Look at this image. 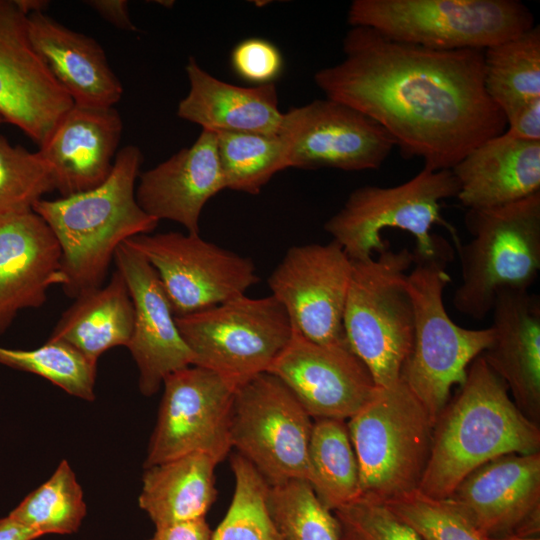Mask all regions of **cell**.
Segmentation results:
<instances>
[{"label":"cell","instance_id":"7","mask_svg":"<svg viewBox=\"0 0 540 540\" xmlns=\"http://www.w3.org/2000/svg\"><path fill=\"white\" fill-rule=\"evenodd\" d=\"M347 22L435 50H485L536 25L518 0H354Z\"/></svg>","mask_w":540,"mask_h":540},{"label":"cell","instance_id":"28","mask_svg":"<svg viewBox=\"0 0 540 540\" xmlns=\"http://www.w3.org/2000/svg\"><path fill=\"white\" fill-rule=\"evenodd\" d=\"M217 464L195 452L146 467L139 507L155 527L205 518L216 497Z\"/></svg>","mask_w":540,"mask_h":540},{"label":"cell","instance_id":"30","mask_svg":"<svg viewBox=\"0 0 540 540\" xmlns=\"http://www.w3.org/2000/svg\"><path fill=\"white\" fill-rule=\"evenodd\" d=\"M484 85L504 117L540 98L539 25L484 50Z\"/></svg>","mask_w":540,"mask_h":540},{"label":"cell","instance_id":"39","mask_svg":"<svg viewBox=\"0 0 540 540\" xmlns=\"http://www.w3.org/2000/svg\"><path fill=\"white\" fill-rule=\"evenodd\" d=\"M231 65L240 78L256 86L272 83L282 70L283 59L271 42L249 38L234 47Z\"/></svg>","mask_w":540,"mask_h":540},{"label":"cell","instance_id":"25","mask_svg":"<svg viewBox=\"0 0 540 540\" xmlns=\"http://www.w3.org/2000/svg\"><path fill=\"white\" fill-rule=\"evenodd\" d=\"M31 43L74 104L114 107L123 86L102 46L92 37L59 23L45 12L27 15Z\"/></svg>","mask_w":540,"mask_h":540},{"label":"cell","instance_id":"35","mask_svg":"<svg viewBox=\"0 0 540 540\" xmlns=\"http://www.w3.org/2000/svg\"><path fill=\"white\" fill-rule=\"evenodd\" d=\"M268 506L284 540H341L334 513L305 480L270 485Z\"/></svg>","mask_w":540,"mask_h":540},{"label":"cell","instance_id":"11","mask_svg":"<svg viewBox=\"0 0 540 540\" xmlns=\"http://www.w3.org/2000/svg\"><path fill=\"white\" fill-rule=\"evenodd\" d=\"M313 421L276 376L263 372L234 394L232 447L269 485L292 479L308 482V446Z\"/></svg>","mask_w":540,"mask_h":540},{"label":"cell","instance_id":"17","mask_svg":"<svg viewBox=\"0 0 540 540\" xmlns=\"http://www.w3.org/2000/svg\"><path fill=\"white\" fill-rule=\"evenodd\" d=\"M27 16L0 0V116L39 146L74 102L35 51Z\"/></svg>","mask_w":540,"mask_h":540},{"label":"cell","instance_id":"12","mask_svg":"<svg viewBox=\"0 0 540 540\" xmlns=\"http://www.w3.org/2000/svg\"><path fill=\"white\" fill-rule=\"evenodd\" d=\"M124 243L157 272L175 317L245 294L258 283L252 259L204 240L199 234H140Z\"/></svg>","mask_w":540,"mask_h":540},{"label":"cell","instance_id":"36","mask_svg":"<svg viewBox=\"0 0 540 540\" xmlns=\"http://www.w3.org/2000/svg\"><path fill=\"white\" fill-rule=\"evenodd\" d=\"M53 191L52 171L39 151L12 145L0 135V215L33 210Z\"/></svg>","mask_w":540,"mask_h":540},{"label":"cell","instance_id":"46","mask_svg":"<svg viewBox=\"0 0 540 540\" xmlns=\"http://www.w3.org/2000/svg\"><path fill=\"white\" fill-rule=\"evenodd\" d=\"M2 123H5V121H4V119L0 116V125H1Z\"/></svg>","mask_w":540,"mask_h":540},{"label":"cell","instance_id":"42","mask_svg":"<svg viewBox=\"0 0 540 540\" xmlns=\"http://www.w3.org/2000/svg\"><path fill=\"white\" fill-rule=\"evenodd\" d=\"M84 3L116 28L125 31L137 30L129 16L126 0H89Z\"/></svg>","mask_w":540,"mask_h":540},{"label":"cell","instance_id":"44","mask_svg":"<svg viewBox=\"0 0 540 540\" xmlns=\"http://www.w3.org/2000/svg\"><path fill=\"white\" fill-rule=\"evenodd\" d=\"M15 2L26 16L34 12H45L49 5L45 0H15Z\"/></svg>","mask_w":540,"mask_h":540},{"label":"cell","instance_id":"33","mask_svg":"<svg viewBox=\"0 0 540 540\" xmlns=\"http://www.w3.org/2000/svg\"><path fill=\"white\" fill-rule=\"evenodd\" d=\"M235 489L226 515L211 540H284L268 506L270 485L239 453L231 456Z\"/></svg>","mask_w":540,"mask_h":540},{"label":"cell","instance_id":"6","mask_svg":"<svg viewBox=\"0 0 540 540\" xmlns=\"http://www.w3.org/2000/svg\"><path fill=\"white\" fill-rule=\"evenodd\" d=\"M471 240L459 247L461 282L452 304L483 320L503 290L528 291L540 271V192L488 209H468Z\"/></svg>","mask_w":540,"mask_h":540},{"label":"cell","instance_id":"24","mask_svg":"<svg viewBox=\"0 0 540 540\" xmlns=\"http://www.w3.org/2000/svg\"><path fill=\"white\" fill-rule=\"evenodd\" d=\"M456 198L468 209H488L540 192V141L506 131L467 153L452 169Z\"/></svg>","mask_w":540,"mask_h":540},{"label":"cell","instance_id":"23","mask_svg":"<svg viewBox=\"0 0 540 540\" xmlns=\"http://www.w3.org/2000/svg\"><path fill=\"white\" fill-rule=\"evenodd\" d=\"M494 338L481 355L505 382L517 408L540 425V302L524 290L501 291L492 306Z\"/></svg>","mask_w":540,"mask_h":540},{"label":"cell","instance_id":"16","mask_svg":"<svg viewBox=\"0 0 540 540\" xmlns=\"http://www.w3.org/2000/svg\"><path fill=\"white\" fill-rule=\"evenodd\" d=\"M267 372L280 379L312 419L347 421L378 387L348 342L320 344L292 327V335Z\"/></svg>","mask_w":540,"mask_h":540},{"label":"cell","instance_id":"31","mask_svg":"<svg viewBox=\"0 0 540 540\" xmlns=\"http://www.w3.org/2000/svg\"><path fill=\"white\" fill-rule=\"evenodd\" d=\"M216 134L225 189L257 195L276 173L288 168L286 143L280 134Z\"/></svg>","mask_w":540,"mask_h":540},{"label":"cell","instance_id":"3","mask_svg":"<svg viewBox=\"0 0 540 540\" xmlns=\"http://www.w3.org/2000/svg\"><path fill=\"white\" fill-rule=\"evenodd\" d=\"M142 162L140 148L127 145L117 152L110 175L99 186L34 205L60 245L62 288L68 297L102 286L118 246L157 227L159 221L136 199Z\"/></svg>","mask_w":540,"mask_h":540},{"label":"cell","instance_id":"45","mask_svg":"<svg viewBox=\"0 0 540 540\" xmlns=\"http://www.w3.org/2000/svg\"><path fill=\"white\" fill-rule=\"evenodd\" d=\"M493 540H540V535L512 534Z\"/></svg>","mask_w":540,"mask_h":540},{"label":"cell","instance_id":"2","mask_svg":"<svg viewBox=\"0 0 540 540\" xmlns=\"http://www.w3.org/2000/svg\"><path fill=\"white\" fill-rule=\"evenodd\" d=\"M540 452V426L515 405L482 355L434 423L431 452L418 491L447 499L479 466L510 453Z\"/></svg>","mask_w":540,"mask_h":540},{"label":"cell","instance_id":"27","mask_svg":"<svg viewBox=\"0 0 540 540\" xmlns=\"http://www.w3.org/2000/svg\"><path fill=\"white\" fill-rule=\"evenodd\" d=\"M134 306L128 286L116 269L106 284L75 298L61 314L49 338L62 340L97 363L106 351L128 345Z\"/></svg>","mask_w":540,"mask_h":540},{"label":"cell","instance_id":"19","mask_svg":"<svg viewBox=\"0 0 540 540\" xmlns=\"http://www.w3.org/2000/svg\"><path fill=\"white\" fill-rule=\"evenodd\" d=\"M134 306V324L127 345L139 372L145 396L155 394L171 373L193 365V354L183 340L159 276L146 258L126 243L114 260Z\"/></svg>","mask_w":540,"mask_h":540},{"label":"cell","instance_id":"26","mask_svg":"<svg viewBox=\"0 0 540 540\" xmlns=\"http://www.w3.org/2000/svg\"><path fill=\"white\" fill-rule=\"evenodd\" d=\"M185 70L190 87L178 104L180 118L215 133L280 134L284 113L273 83L236 86L209 74L193 57Z\"/></svg>","mask_w":540,"mask_h":540},{"label":"cell","instance_id":"18","mask_svg":"<svg viewBox=\"0 0 540 540\" xmlns=\"http://www.w3.org/2000/svg\"><path fill=\"white\" fill-rule=\"evenodd\" d=\"M488 540L540 535V452L496 457L447 498Z\"/></svg>","mask_w":540,"mask_h":540},{"label":"cell","instance_id":"41","mask_svg":"<svg viewBox=\"0 0 540 540\" xmlns=\"http://www.w3.org/2000/svg\"><path fill=\"white\" fill-rule=\"evenodd\" d=\"M212 530L205 518L156 527L149 540H211Z\"/></svg>","mask_w":540,"mask_h":540},{"label":"cell","instance_id":"15","mask_svg":"<svg viewBox=\"0 0 540 540\" xmlns=\"http://www.w3.org/2000/svg\"><path fill=\"white\" fill-rule=\"evenodd\" d=\"M280 135L286 143L288 168L375 170L396 147L374 120L329 98L284 113Z\"/></svg>","mask_w":540,"mask_h":540},{"label":"cell","instance_id":"9","mask_svg":"<svg viewBox=\"0 0 540 540\" xmlns=\"http://www.w3.org/2000/svg\"><path fill=\"white\" fill-rule=\"evenodd\" d=\"M459 184L450 169L423 167L412 179L391 187L366 185L352 191L342 208L329 218L324 229L352 262H361L387 249L381 232L392 228L409 232L417 255H432L447 241L433 235L434 224L447 223L441 204L456 197Z\"/></svg>","mask_w":540,"mask_h":540},{"label":"cell","instance_id":"32","mask_svg":"<svg viewBox=\"0 0 540 540\" xmlns=\"http://www.w3.org/2000/svg\"><path fill=\"white\" fill-rule=\"evenodd\" d=\"M85 515L82 488L66 460H62L53 475L8 514L41 536L75 533Z\"/></svg>","mask_w":540,"mask_h":540},{"label":"cell","instance_id":"10","mask_svg":"<svg viewBox=\"0 0 540 540\" xmlns=\"http://www.w3.org/2000/svg\"><path fill=\"white\" fill-rule=\"evenodd\" d=\"M175 320L193 365L212 371L235 390L267 372L292 335L290 318L273 296L243 294Z\"/></svg>","mask_w":540,"mask_h":540},{"label":"cell","instance_id":"1","mask_svg":"<svg viewBox=\"0 0 540 540\" xmlns=\"http://www.w3.org/2000/svg\"><path fill=\"white\" fill-rule=\"evenodd\" d=\"M344 59L314 80L326 98L378 123L404 156L431 170L452 169L506 119L484 85V50H435L352 26Z\"/></svg>","mask_w":540,"mask_h":540},{"label":"cell","instance_id":"20","mask_svg":"<svg viewBox=\"0 0 540 540\" xmlns=\"http://www.w3.org/2000/svg\"><path fill=\"white\" fill-rule=\"evenodd\" d=\"M64 284L61 248L43 218L33 210L0 215V334Z\"/></svg>","mask_w":540,"mask_h":540},{"label":"cell","instance_id":"13","mask_svg":"<svg viewBox=\"0 0 540 540\" xmlns=\"http://www.w3.org/2000/svg\"><path fill=\"white\" fill-rule=\"evenodd\" d=\"M144 467L201 452L223 461L232 448L230 426L235 389L195 365L169 374Z\"/></svg>","mask_w":540,"mask_h":540},{"label":"cell","instance_id":"5","mask_svg":"<svg viewBox=\"0 0 540 540\" xmlns=\"http://www.w3.org/2000/svg\"><path fill=\"white\" fill-rule=\"evenodd\" d=\"M346 423L358 463L359 498L385 504L418 490L434 421L401 378L378 387Z\"/></svg>","mask_w":540,"mask_h":540},{"label":"cell","instance_id":"43","mask_svg":"<svg viewBox=\"0 0 540 540\" xmlns=\"http://www.w3.org/2000/svg\"><path fill=\"white\" fill-rule=\"evenodd\" d=\"M39 537H41L39 533L9 516L0 519V540H34Z\"/></svg>","mask_w":540,"mask_h":540},{"label":"cell","instance_id":"4","mask_svg":"<svg viewBox=\"0 0 540 540\" xmlns=\"http://www.w3.org/2000/svg\"><path fill=\"white\" fill-rule=\"evenodd\" d=\"M452 255L448 242L432 255L413 254V267L407 275L414 332L400 378L434 423L448 403L451 389L465 381L471 362L491 346L494 338L491 326L463 328L448 315L443 292L451 282L446 267Z\"/></svg>","mask_w":540,"mask_h":540},{"label":"cell","instance_id":"22","mask_svg":"<svg viewBox=\"0 0 540 540\" xmlns=\"http://www.w3.org/2000/svg\"><path fill=\"white\" fill-rule=\"evenodd\" d=\"M224 189L217 134L202 130L190 147L139 175L136 199L158 221L170 220L199 234L205 204Z\"/></svg>","mask_w":540,"mask_h":540},{"label":"cell","instance_id":"21","mask_svg":"<svg viewBox=\"0 0 540 540\" xmlns=\"http://www.w3.org/2000/svg\"><path fill=\"white\" fill-rule=\"evenodd\" d=\"M122 129L114 107L73 104L63 115L38 150L61 197L93 189L108 178Z\"/></svg>","mask_w":540,"mask_h":540},{"label":"cell","instance_id":"37","mask_svg":"<svg viewBox=\"0 0 540 540\" xmlns=\"http://www.w3.org/2000/svg\"><path fill=\"white\" fill-rule=\"evenodd\" d=\"M422 540H488L448 499H435L418 490L385 503Z\"/></svg>","mask_w":540,"mask_h":540},{"label":"cell","instance_id":"29","mask_svg":"<svg viewBox=\"0 0 540 540\" xmlns=\"http://www.w3.org/2000/svg\"><path fill=\"white\" fill-rule=\"evenodd\" d=\"M308 483L330 511L360 495L359 469L346 421L315 419L308 446Z\"/></svg>","mask_w":540,"mask_h":540},{"label":"cell","instance_id":"40","mask_svg":"<svg viewBox=\"0 0 540 540\" xmlns=\"http://www.w3.org/2000/svg\"><path fill=\"white\" fill-rule=\"evenodd\" d=\"M506 132L513 137L540 141V98L529 100L505 115Z\"/></svg>","mask_w":540,"mask_h":540},{"label":"cell","instance_id":"8","mask_svg":"<svg viewBox=\"0 0 540 540\" xmlns=\"http://www.w3.org/2000/svg\"><path fill=\"white\" fill-rule=\"evenodd\" d=\"M352 264L345 337L377 387H388L400 379L413 344L414 311L407 286L413 254L388 247L376 258Z\"/></svg>","mask_w":540,"mask_h":540},{"label":"cell","instance_id":"34","mask_svg":"<svg viewBox=\"0 0 540 540\" xmlns=\"http://www.w3.org/2000/svg\"><path fill=\"white\" fill-rule=\"evenodd\" d=\"M0 364L41 376L74 397L95 399L97 363L62 340L48 338L28 350L0 346Z\"/></svg>","mask_w":540,"mask_h":540},{"label":"cell","instance_id":"14","mask_svg":"<svg viewBox=\"0 0 540 540\" xmlns=\"http://www.w3.org/2000/svg\"><path fill=\"white\" fill-rule=\"evenodd\" d=\"M352 261L334 240L289 248L268 277L292 327L320 344L346 343L344 309Z\"/></svg>","mask_w":540,"mask_h":540},{"label":"cell","instance_id":"38","mask_svg":"<svg viewBox=\"0 0 540 540\" xmlns=\"http://www.w3.org/2000/svg\"><path fill=\"white\" fill-rule=\"evenodd\" d=\"M333 513L341 540H422L382 503L358 498Z\"/></svg>","mask_w":540,"mask_h":540}]
</instances>
